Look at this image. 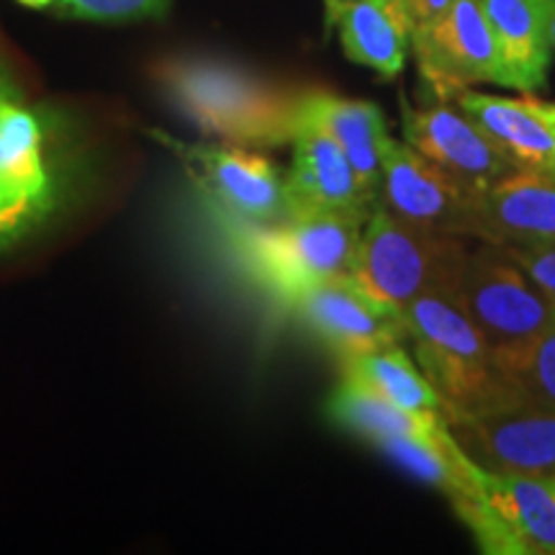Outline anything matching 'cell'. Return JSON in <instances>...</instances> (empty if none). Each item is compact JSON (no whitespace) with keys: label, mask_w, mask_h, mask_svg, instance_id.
Listing matches in <instances>:
<instances>
[{"label":"cell","mask_w":555,"mask_h":555,"mask_svg":"<svg viewBox=\"0 0 555 555\" xmlns=\"http://www.w3.org/2000/svg\"><path fill=\"white\" fill-rule=\"evenodd\" d=\"M163 99L201 134L232 147L266 150L294 142L307 88L211 54H170L155 65Z\"/></svg>","instance_id":"obj_1"},{"label":"cell","mask_w":555,"mask_h":555,"mask_svg":"<svg viewBox=\"0 0 555 555\" xmlns=\"http://www.w3.org/2000/svg\"><path fill=\"white\" fill-rule=\"evenodd\" d=\"M399 319L414 343L416 365L442 399L448 420L522 404L457 294L420 296L399 311Z\"/></svg>","instance_id":"obj_2"},{"label":"cell","mask_w":555,"mask_h":555,"mask_svg":"<svg viewBox=\"0 0 555 555\" xmlns=\"http://www.w3.org/2000/svg\"><path fill=\"white\" fill-rule=\"evenodd\" d=\"M365 221L360 214H298L278 224L232 219L229 234L247 273L294 307L317 283L352 273Z\"/></svg>","instance_id":"obj_3"},{"label":"cell","mask_w":555,"mask_h":555,"mask_svg":"<svg viewBox=\"0 0 555 555\" xmlns=\"http://www.w3.org/2000/svg\"><path fill=\"white\" fill-rule=\"evenodd\" d=\"M468 249L463 237L412 227L384 206L367 217L350 278L380 307L399 311L427 294H457Z\"/></svg>","instance_id":"obj_4"},{"label":"cell","mask_w":555,"mask_h":555,"mask_svg":"<svg viewBox=\"0 0 555 555\" xmlns=\"http://www.w3.org/2000/svg\"><path fill=\"white\" fill-rule=\"evenodd\" d=\"M457 301L481 330L502 373L555 319V307L543 291L489 242L468 253Z\"/></svg>","instance_id":"obj_5"},{"label":"cell","mask_w":555,"mask_h":555,"mask_svg":"<svg viewBox=\"0 0 555 555\" xmlns=\"http://www.w3.org/2000/svg\"><path fill=\"white\" fill-rule=\"evenodd\" d=\"M453 512L491 555H555V476L478 474Z\"/></svg>","instance_id":"obj_6"},{"label":"cell","mask_w":555,"mask_h":555,"mask_svg":"<svg viewBox=\"0 0 555 555\" xmlns=\"http://www.w3.org/2000/svg\"><path fill=\"white\" fill-rule=\"evenodd\" d=\"M412 52L420 75L442 103L476 82L504 86L502 57L481 0H453L440 16L414 26Z\"/></svg>","instance_id":"obj_7"},{"label":"cell","mask_w":555,"mask_h":555,"mask_svg":"<svg viewBox=\"0 0 555 555\" xmlns=\"http://www.w3.org/2000/svg\"><path fill=\"white\" fill-rule=\"evenodd\" d=\"M155 139L189 165L221 217L247 224H278L291 219L286 178L268 157L232 144H189L155 131Z\"/></svg>","instance_id":"obj_8"},{"label":"cell","mask_w":555,"mask_h":555,"mask_svg":"<svg viewBox=\"0 0 555 555\" xmlns=\"http://www.w3.org/2000/svg\"><path fill=\"white\" fill-rule=\"evenodd\" d=\"M380 201L406 224L450 237L481 240L478 196L406 142L388 137L384 147Z\"/></svg>","instance_id":"obj_9"},{"label":"cell","mask_w":555,"mask_h":555,"mask_svg":"<svg viewBox=\"0 0 555 555\" xmlns=\"http://www.w3.org/2000/svg\"><path fill=\"white\" fill-rule=\"evenodd\" d=\"M453 440L491 474L555 476V412L515 404L499 412L448 420Z\"/></svg>","instance_id":"obj_10"},{"label":"cell","mask_w":555,"mask_h":555,"mask_svg":"<svg viewBox=\"0 0 555 555\" xmlns=\"http://www.w3.org/2000/svg\"><path fill=\"white\" fill-rule=\"evenodd\" d=\"M401 127L409 147L446 170L474 196H481L499 180L517 172L515 163L496 147L494 139L457 106L440 103L429 108H409L404 103Z\"/></svg>","instance_id":"obj_11"},{"label":"cell","mask_w":555,"mask_h":555,"mask_svg":"<svg viewBox=\"0 0 555 555\" xmlns=\"http://www.w3.org/2000/svg\"><path fill=\"white\" fill-rule=\"evenodd\" d=\"M291 309L339 358L399 345L406 337L397 311L373 301L350 275L317 283Z\"/></svg>","instance_id":"obj_12"},{"label":"cell","mask_w":555,"mask_h":555,"mask_svg":"<svg viewBox=\"0 0 555 555\" xmlns=\"http://www.w3.org/2000/svg\"><path fill=\"white\" fill-rule=\"evenodd\" d=\"M294 159L286 176L291 217L298 214H360L371 217L378 201L360 183L343 147L314 124L294 137Z\"/></svg>","instance_id":"obj_13"},{"label":"cell","mask_w":555,"mask_h":555,"mask_svg":"<svg viewBox=\"0 0 555 555\" xmlns=\"http://www.w3.org/2000/svg\"><path fill=\"white\" fill-rule=\"evenodd\" d=\"M481 242L540 245L555 240V176L517 170L478 196Z\"/></svg>","instance_id":"obj_14"},{"label":"cell","mask_w":555,"mask_h":555,"mask_svg":"<svg viewBox=\"0 0 555 555\" xmlns=\"http://www.w3.org/2000/svg\"><path fill=\"white\" fill-rule=\"evenodd\" d=\"M455 106L494 139L517 170L555 176V131L530 93L525 99H502L468 88L455 95Z\"/></svg>","instance_id":"obj_15"},{"label":"cell","mask_w":555,"mask_h":555,"mask_svg":"<svg viewBox=\"0 0 555 555\" xmlns=\"http://www.w3.org/2000/svg\"><path fill=\"white\" fill-rule=\"evenodd\" d=\"M301 114L304 121L314 124L335 139L356 168L363 189L378 201L384 180V147L391 137L386 131L384 111L376 103L307 88Z\"/></svg>","instance_id":"obj_16"},{"label":"cell","mask_w":555,"mask_h":555,"mask_svg":"<svg viewBox=\"0 0 555 555\" xmlns=\"http://www.w3.org/2000/svg\"><path fill=\"white\" fill-rule=\"evenodd\" d=\"M502 57L504 88L535 93L545 86L553 41L551 0H481Z\"/></svg>","instance_id":"obj_17"},{"label":"cell","mask_w":555,"mask_h":555,"mask_svg":"<svg viewBox=\"0 0 555 555\" xmlns=\"http://www.w3.org/2000/svg\"><path fill=\"white\" fill-rule=\"evenodd\" d=\"M347 60L397 78L412 47V18L404 0H350L327 18Z\"/></svg>","instance_id":"obj_18"},{"label":"cell","mask_w":555,"mask_h":555,"mask_svg":"<svg viewBox=\"0 0 555 555\" xmlns=\"http://www.w3.org/2000/svg\"><path fill=\"white\" fill-rule=\"evenodd\" d=\"M327 414L335 425L363 437L371 446L388 437H440L448 429V420L442 414L406 412L347 376L332 391Z\"/></svg>","instance_id":"obj_19"},{"label":"cell","mask_w":555,"mask_h":555,"mask_svg":"<svg viewBox=\"0 0 555 555\" xmlns=\"http://www.w3.org/2000/svg\"><path fill=\"white\" fill-rule=\"evenodd\" d=\"M343 367L347 378L367 386L406 412L446 416V406H442V399L437 397L433 384L416 365V360L409 358L399 345L343 358Z\"/></svg>","instance_id":"obj_20"},{"label":"cell","mask_w":555,"mask_h":555,"mask_svg":"<svg viewBox=\"0 0 555 555\" xmlns=\"http://www.w3.org/2000/svg\"><path fill=\"white\" fill-rule=\"evenodd\" d=\"M504 378L527 404L555 412V319L512 360Z\"/></svg>","instance_id":"obj_21"},{"label":"cell","mask_w":555,"mask_h":555,"mask_svg":"<svg viewBox=\"0 0 555 555\" xmlns=\"http://www.w3.org/2000/svg\"><path fill=\"white\" fill-rule=\"evenodd\" d=\"M44 127L39 116L24 106L0 111V172L29 168L44 159Z\"/></svg>","instance_id":"obj_22"},{"label":"cell","mask_w":555,"mask_h":555,"mask_svg":"<svg viewBox=\"0 0 555 555\" xmlns=\"http://www.w3.org/2000/svg\"><path fill=\"white\" fill-rule=\"evenodd\" d=\"M170 9V0H52L47 13L75 21H101V24H119V21L159 18Z\"/></svg>","instance_id":"obj_23"},{"label":"cell","mask_w":555,"mask_h":555,"mask_svg":"<svg viewBox=\"0 0 555 555\" xmlns=\"http://www.w3.org/2000/svg\"><path fill=\"white\" fill-rule=\"evenodd\" d=\"M515 266L522 268V273L530 278L535 286L543 291V296L555 307V240L540 242V245H496Z\"/></svg>","instance_id":"obj_24"},{"label":"cell","mask_w":555,"mask_h":555,"mask_svg":"<svg viewBox=\"0 0 555 555\" xmlns=\"http://www.w3.org/2000/svg\"><path fill=\"white\" fill-rule=\"evenodd\" d=\"M404 3H406L409 18H412V29H414V26H422V24H427V21H433L435 16H440V13L446 11L453 0H404Z\"/></svg>","instance_id":"obj_25"},{"label":"cell","mask_w":555,"mask_h":555,"mask_svg":"<svg viewBox=\"0 0 555 555\" xmlns=\"http://www.w3.org/2000/svg\"><path fill=\"white\" fill-rule=\"evenodd\" d=\"M13 103H24V88L18 86L16 75L11 73L3 54H0V111L13 106Z\"/></svg>","instance_id":"obj_26"},{"label":"cell","mask_w":555,"mask_h":555,"mask_svg":"<svg viewBox=\"0 0 555 555\" xmlns=\"http://www.w3.org/2000/svg\"><path fill=\"white\" fill-rule=\"evenodd\" d=\"M535 106H538L540 114L545 116L547 124H551L553 131H555V103H543V101H538V99H535Z\"/></svg>","instance_id":"obj_27"},{"label":"cell","mask_w":555,"mask_h":555,"mask_svg":"<svg viewBox=\"0 0 555 555\" xmlns=\"http://www.w3.org/2000/svg\"><path fill=\"white\" fill-rule=\"evenodd\" d=\"M21 5H26V9L31 11H50L52 9V0H18Z\"/></svg>","instance_id":"obj_28"},{"label":"cell","mask_w":555,"mask_h":555,"mask_svg":"<svg viewBox=\"0 0 555 555\" xmlns=\"http://www.w3.org/2000/svg\"><path fill=\"white\" fill-rule=\"evenodd\" d=\"M547 26H551V41L555 50V0H551V13H547Z\"/></svg>","instance_id":"obj_29"},{"label":"cell","mask_w":555,"mask_h":555,"mask_svg":"<svg viewBox=\"0 0 555 555\" xmlns=\"http://www.w3.org/2000/svg\"><path fill=\"white\" fill-rule=\"evenodd\" d=\"M345 3H350V0H324V5H327V18L335 13L337 9H343Z\"/></svg>","instance_id":"obj_30"}]
</instances>
